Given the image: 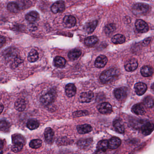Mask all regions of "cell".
<instances>
[{
  "label": "cell",
  "mask_w": 154,
  "mask_h": 154,
  "mask_svg": "<svg viewBox=\"0 0 154 154\" xmlns=\"http://www.w3.org/2000/svg\"><path fill=\"white\" fill-rule=\"evenodd\" d=\"M8 10L14 13H16L20 10L19 5L15 2H10L7 5Z\"/></svg>",
  "instance_id": "cell-34"
},
{
  "label": "cell",
  "mask_w": 154,
  "mask_h": 154,
  "mask_svg": "<svg viewBox=\"0 0 154 154\" xmlns=\"http://www.w3.org/2000/svg\"><path fill=\"white\" fill-rule=\"evenodd\" d=\"M4 147V142L2 140L0 139V150L2 149Z\"/></svg>",
  "instance_id": "cell-43"
},
{
  "label": "cell",
  "mask_w": 154,
  "mask_h": 154,
  "mask_svg": "<svg viewBox=\"0 0 154 154\" xmlns=\"http://www.w3.org/2000/svg\"><path fill=\"white\" fill-rule=\"evenodd\" d=\"M125 36L120 34L115 35L112 38V42L115 44H122L125 42Z\"/></svg>",
  "instance_id": "cell-30"
},
{
  "label": "cell",
  "mask_w": 154,
  "mask_h": 154,
  "mask_svg": "<svg viewBox=\"0 0 154 154\" xmlns=\"http://www.w3.org/2000/svg\"><path fill=\"white\" fill-rule=\"evenodd\" d=\"M149 7L148 5L143 3H136L132 8V11L135 15L139 16L146 14L148 11Z\"/></svg>",
  "instance_id": "cell-2"
},
{
  "label": "cell",
  "mask_w": 154,
  "mask_h": 154,
  "mask_svg": "<svg viewBox=\"0 0 154 154\" xmlns=\"http://www.w3.org/2000/svg\"><path fill=\"white\" fill-rule=\"evenodd\" d=\"M128 89L126 88H120L115 89L114 94L116 98L119 101H122L126 99L128 96Z\"/></svg>",
  "instance_id": "cell-5"
},
{
  "label": "cell",
  "mask_w": 154,
  "mask_h": 154,
  "mask_svg": "<svg viewBox=\"0 0 154 154\" xmlns=\"http://www.w3.org/2000/svg\"><path fill=\"white\" fill-rule=\"evenodd\" d=\"M150 40L151 39H150V38H146L142 42V45L144 46H147V45L149 44L150 42Z\"/></svg>",
  "instance_id": "cell-41"
},
{
  "label": "cell",
  "mask_w": 154,
  "mask_h": 154,
  "mask_svg": "<svg viewBox=\"0 0 154 154\" xmlns=\"http://www.w3.org/2000/svg\"><path fill=\"white\" fill-rule=\"evenodd\" d=\"M39 53L37 50L34 49L31 50L28 55V60L30 62H34L39 59Z\"/></svg>",
  "instance_id": "cell-29"
},
{
  "label": "cell",
  "mask_w": 154,
  "mask_h": 154,
  "mask_svg": "<svg viewBox=\"0 0 154 154\" xmlns=\"http://www.w3.org/2000/svg\"><path fill=\"white\" fill-rule=\"evenodd\" d=\"M10 127V125L9 123L6 120H2L0 121V130L2 132H8Z\"/></svg>",
  "instance_id": "cell-32"
},
{
  "label": "cell",
  "mask_w": 154,
  "mask_h": 154,
  "mask_svg": "<svg viewBox=\"0 0 154 154\" xmlns=\"http://www.w3.org/2000/svg\"><path fill=\"white\" fill-rule=\"evenodd\" d=\"M144 104L146 107L148 108H151L154 105V100L151 96H147L144 98Z\"/></svg>",
  "instance_id": "cell-37"
},
{
  "label": "cell",
  "mask_w": 154,
  "mask_h": 154,
  "mask_svg": "<svg viewBox=\"0 0 154 154\" xmlns=\"http://www.w3.org/2000/svg\"><path fill=\"white\" fill-rule=\"evenodd\" d=\"M42 144V141L40 139H34L29 143L30 147L33 149H38L40 147Z\"/></svg>",
  "instance_id": "cell-35"
},
{
  "label": "cell",
  "mask_w": 154,
  "mask_h": 154,
  "mask_svg": "<svg viewBox=\"0 0 154 154\" xmlns=\"http://www.w3.org/2000/svg\"><path fill=\"white\" fill-rule=\"evenodd\" d=\"M12 143L14 145H23L26 143L25 138L20 134H15L12 136Z\"/></svg>",
  "instance_id": "cell-22"
},
{
  "label": "cell",
  "mask_w": 154,
  "mask_h": 154,
  "mask_svg": "<svg viewBox=\"0 0 154 154\" xmlns=\"http://www.w3.org/2000/svg\"><path fill=\"white\" fill-rule=\"evenodd\" d=\"M23 146V145L13 144L12 146L11 147V150L13 152L16 153V152H18L21 151L22 149Z\"/></svg>",
  "instance_id": "cell-39"
},
{
  "label": "cell",
  "mask_w": 154,
  "mask_h": 154,
  "mask_svg": "<svg viewBox=\"0 0 154 154\" xmlns=\"http://www.w3.org/2000/svg\"><path fill=\"white\" fill-rule=\"evenodd\" d=\"M4 109V106L1 104V103H0V114L2 113Z\"/></svg>",
  "instance_id": "cell-44"
},
{
  "label": "cell",
  "mask_w": 154,
  "mask_h": 154,
  "mask_svg": "<svg viewBox=\"0 0 154 154\" xmlns=\"http://www.w3.org/2000/svg\"><path fill=\"white\" fill-rule=\"evenodd\" d=\"M66 63V60L61 56H56L54 60V64L56 67L63 68Z\"/></svg>",
  "instance_id": "cell-27"
},
{
  "label": "cell",
  "mask_w": 154,
  "mask_h": 154,
  "mask_svg": "<svg viewBox=\"0 0 154 154\" xmlns=\"http://www.w3.org/2000/svg\"><path fill=\"white\" fill-rule=\"evenodd\" d=\"M56 96V92L54 89H51L48 93L41 96L40 101L43 105L48 106L51 104L54 100Z\"/></svg>",
  "instance_id": "cell-3"
},
{
  "label": "cell",
  "mask_w": 154,
  "mask_h": 154,
  "mask_svg": "<svg viewBox=\"0 0 154 154\" xmlns=\"http://www.w3.org/2000/svg\"><path fill=\"white\" fill-rule=\"evenodd\" d=\"M40 123L36 119H30L27 123V127L30 130H34L39 127Z\"/></svg>",
  "instance_id": "cell-31"
},
{
  "label": "cell",
  "mask_w": 154,
  "mask_h": 154,
  "mask_svg": "<svg viewBox=\"0 0 154 154\" xmlns=\"http://www.w3.org/2000/svg\"><path fill=\"white\" fill-rule=\"evenodd\" d=\"M97 149L106 150L108 148V141L106 140H101L97 144Z\"/></svg>",
  "instance_id": "cell-36"
},
{
  "label": "cell",
  "mask_w": 154,
  "mask_h": 154,
  "mask_svg": "<svg viewBox=\"0 0 154 154\" xmlns=\"http://www.w3.org/2000/svg\"><path fill=\"white\" fill-rule=\"evenodd\" d=\"M6 42V37L0 35V48L3 47Z\"/></svg>",
  "instance_id": "cell-40"
},
{
  "label": "cell",
  "mask_w": 154,
  "mask_h": 154,
  "mask_svg": "<svg viewBox=\"0 0 154 154\" xmlns=\"http://www.w3.org/2000/svg\"><path fill=\"white\" fill-rule=\"evenodd\" d=\"M0 154H2V152H1V153H0Z\"/></svg>",
  "instance_id": "cell-45"
},
{
  "label": "cell",
  "mask_w": 154,
  "mask_h": 154,
  "mask_svg": "<svg viewBox=\"0 0 154 154\" xmlns=\"http://www.w3.org/2000/svg\"><path fill=\"white\" fill-rule=\"evenodd\" d=\"M120 72L118 69H111L104 71L100 76V80L102 83L106 84L109 83L117 78Z\"/></svg>",
  "instance_id": "cell-1"
},
{
  "label": "cell",
  "mask_w": 154,
  "mask_h": 154,
  "mask_svg": "<svg viewBox=\"0 0 154 154\" xmlns=\"http://www.w3.org/2000/svg\"><path fill=\"white\" fill-rule=\"evenodd\" d=\"M89 115V112L87 110H81V111H77L76 112H74L73 114L74 117H79L81 116H86Z\"/></svg>",
  "instance_id": "cell-38"
},
{
  "label": "cell",
  "mask_w": 154,
  "mask_h": 154,
  "mask_svg": "<svg viewBox=\"0 0 154 154\" xmlns=\"http://www.w3.org/2000/svg\"><path fill=\"white\" fill-rule=\"evenodd\" d=\"M121 144L120 139L117 137H113L108 141V148L111 149H116Z\"/></svg>",
  "instance_id": "cell-13"
},
{
  "label": "cell",
  "mask_w": 154,
  "mask_h": 154,
  "mask_svg": "<svg viewBox=\"0 0 154 154\" xmlns=\"http://www.w3.org/2000/svg\"><path fill=\"white\" fill-rule=\"evenodd\" d=\"M134 88L136 93L138 95L142 96L146 93L147 87L145 83L139 82L135 85Z\"/></svg>",
  "instance_id": "cell-12"
},
{
  "label": "cell",
  "mask_w": 154,
  "mask_h": 154,
  "mask_svg": "<svg viewBox=\"0 0 154 154\" xmlns=\"http://www.w3.org/2000/svg\"><path fill=\"white\" fill-rule=\"evenodd\" d=\"M116 30L115 25L114 23H110L106 25L104 28V31L107 35L112 34Z\"/></svg>",
  "instance_id": "cell-33"
},
{
  "label": "cell",
  "mask_w": 154,
  "mask_h": 154,
  "mask_svg": "<svg viewBox=\"0 0 154 154\" xmlns=\"http://www.w3.org/2000/svg\"><path fill=\"white\" fill-rule=\"evenodd\" d=\"M92 130H93L92 127L89 124H83V125H79L77 127V132L81 134H88L91 132Z\"/></svg>",
  "instance_id": "cell-17"
},
{
  "label": "cell",
  "mask_w": 154,
  "mask_h": 154,
  "mask_svg": "<svg viewBox=\"0 0 154 154\" xmlns=\"http://www.w3.org/2000/svg\"><path fill=\"white\" fill-rule=\"evenodd\" d=\"M113 125H114L115 130L117 132L120 134L124 133V131H125V128H124V125L122 120H115L114 121Z\"/></svg>",
  "instance_id": "cell-20"
},
{
  "label": "cell",
  "mask_w": 154,
  "mask_h": 154,
  "mask_svg": "<svg viewBox=\"0 0 154 154\" xmlns=\"http://www.w3.org/2000/svg\"><path fill=\"white\" fill-rule=\"evenodd\" d=\"M98 24V21L97 20H94L93 21L87 23L85 24L84 26V30L86 33L88 34H90L94 32Z\"/></svg>",
  "instance_id": "cell-18"
},
{
  "label": "cell",
  "mask_w": 154,
  "mask_h": 154,
  "mask_svg": "<svg viewBox=\"0 0 154 154\" xmlns=\"http://www.w3.org/2000/svg\"><path fill=\"white\" fill-rule=\"evenodd\" d=\"M44 136L46 142L48 144H52L54 140V133L50 128H47L44 131Z\"/></svg>",
  "instance_id": "cell-10"
},
{
  "label": "cell",
  "mask_w": 154,
  "mask_h": 154,
  "mask_svg": "<svg viewBox=\"0 0 154 154\" xmlns=\"http://www.w3.org/2000/svg\"><path fill=\"white\" fill-rule=\"evenodd\" d=\"M40 17L39 13L35 11L29 12L26 15V19L30 23H34L37 21Z\"/></svg>",
  "instance_id": "cell-21"
},
{
  "label": "cell",
  "mask_w": 154,
  "mask_h": 154,
  "mask_svg": "<svg viewBox=\"0 0 154 154\" xmlns=\"http://www.w3.org/2000/svg\"><path fill=\"white\" fill-rule=\"evenodd\" d=\"M154 129V125L150 122L146 123L142 127V132L144 135L147 136L150 134Z\"/></svg>",
  "instance_id": "cell-15"
},
{
  "label": "cell",
  "mask_w": 154,
  "mask_h": 154,
  "mask_svg": "<svg viewBox=\"0 0 154 154\" xmlns=\"http://www.w3.org/2000/svg\"><path fill=\"white\" fill-rule=\"evenodd\" d=\"M51 10L54 14L61 13L65 9V3L62 1H58L53 4Z\"/></svg>",
  "instance_id": "cell-4"
},
{
  "label": "cell",
  "mask_w": 154,
  "mask_h": 154,
  "mask_svg": "<svg viewBox=\"0 0 154 154\" xmlns=\"http://www.w3.org/2000/svg\"><path fill=\"white\" fill-rule=\"evenodd\" d=\"M76 88L74 84L69 83L66 85L65 87V93L68 97H73L76 94Z\"/></svg>",
  "instance_id": "cell-16"
},
{
  "label": "cell",
  "mask_w": 154,
  "mask_h": 154,
  "mask_svg": "<svg viewBox=\"0 0 154 154\" xmlns=\"http://www.w3.org/2000/svg\"><path fill=\"white\" fill-rule=\"evenodd\" d=\"M135 26L137 31L141 33H146L149 30L147 23L141 19H138L136 21Z\"/></svg>",
  "instance_id": "cell-6"
},
{
  "label": "cell",
  "mask_w": 154,
  "mask_h": 154,
  "mask_svg": "<svg viewBox=\"0 0 154 154\" xmlns=\"http://www.w3.org/2000/svg\"><path fill=\"white\" fill-rule=\"evenodd\" d=\"M138 67V62L135 59L129 60L125 66V69L128 72H132L134 71Z\"/></svg>",
  "instance_id": "cell-11"
},
{
  "label": "cell",
  "mask_w": 154,
  "mask_h": 154,
  "mask_svg": "<svg viewBox=\"0 0 154 154\" xmlns=\"http://www.w3.org/2000/svg\"><path fill=\"white\" fill-rule=\"evenodd\" d=\"M132 112L137 115H144L145 109L144 106L141 103L136 104L133 106L132 108Z\"/></svg>",
  "instance_id": "cell-19"
},
{
  "label": "cell",
  "mask_w": 154,
  "mask_h": 154,
  "mask_svg": "<svg viewBox=\"0 0 154 154\" xmlns=\"http://www.w3.org/2000/svg\"><path fill=\"white\" fill-rule=\"evenodd\" d=\"M141 73L142 75L144 77L151 76L153 74V68L150 66H144L141 68Z\"/></svg>",
  "instance_id": "cell-23"
},
{
  "label": "cell",
  "mask_w": 154,
  "mask_h": 154,
  "mask_svg": "<svg viewBox=\"0 0 154 154\" xmlns=\"http://www.w3.org/2000/svg\"><path fill=\"white\" fill-rule=\"evenodd\" d=\"M76 23V19L72 15H66L63 18V24L65 27L67 28L73 27Z\"/></svg>",
  "instance_id": "cell-9"
},
{
  "label": "cell",
  "mask_w": 154,
  "mask_h": 154,
  "mask_svg": "<svg viewBox=\"0 0 154 154\" xmlns=\"http://www.w3.org/2000/svg\"><path fill=\"white\" fill-rule=\"evenodd\" d=\"M108 62V59L104 55H100L96 58L95 63V65L98 68L104 67Z\"/></svg>",
  "instance_id": "cell-14"
},
{
  "label": "cell",
  "mask_w": 154,
  "mask_h": 154,
  "mask_svg": "<svg viewBox=\"0 0 154 154\" xmlns=\"http://www.w3.org/2000/svg\"><path fill=\"white\" fill-rule=\"evenodd\" d=\"M82 52L80 50L76 49L70 50L69 53L68 57L70 60L74 61L77 60L78 58L80 57L81 55Z\"/></svg>",
  "instance_id": "cell-25"
},
{
  "label": "cell",
  "mask_w": 154,
  "mask_h": 154,
  "mask_svg": "<svg viewBox=\"0 0 154 154\" xmlns=\"http://www.w3.org/2000/svg\"><path fill=\"white\" fill-rule=\"evenodd\" d=\"M15 107L18 111L21 112L25 110L26 107V103L23 99H18L15 104Z\"/></svg>",
  "instance_id": "cell-24"
},
{
  "label": "cell",
  "mask_w": 154,
  "mask_h": 154,
  "mask_svg": "<svg viewBox=\"0 0 154 154\" xmlns=\"http://www.w3.org/2000/svg\"><path fill=\"white\" fill-rule=\"evenodd\" d=\"M97 108L99 112L104 115L111 114L113 111L112 106L108 102L102 103Z\"/></svg>",
  "instance_id": "cell-7"
},
{
  "label": "cell",
  "mask_w": 154,
  "mask_h": 154,
  "mask_svg": "<svg viewBox=\"0 0 154 154\" xmlns=\"http://www.w3.org/2000/svg\"><path fill=\"white\" fill-rule=\"evenodd\" d=\"M106 150H103L97 149L96 151V154H106Z\"/></svg>",
  "instance_id": "cell-42"
},
{
  "label": "cell",
  "mask_w": 154,
  "mask_h": 154,
  "mask_svg": "<svg viewBox=\"0 0 154 154\" xmlns=\"http://www.w3.org/2000/svg\"><path fill=\"white\" fill-rule=\"evenodd\" d=\"M98 38L95 36H89L85 40V44L88 47H91L96 44L98 42Z\"/></svg>",
  "instance_id": "cell-26"
},
{
  "label": "cell",
  "mask_w": 154,
  "mask_h": 154,
  "mask_svg": "<svg viewBox=\"0 0 154 154\" xmlns=\"http://www.w3.org/2000/svg\"><path fill=\"white\" fill-rule=\"evenodd\" d=\"M92 139L91 138H86V139H80L77 142L78 147L81 148L87 147L92 143Z\"/></svg>",
  "instance_id": "cell-28"
},
{
  "label": "cell",
  "mask_w": 154,
  "mask_h": 154,
  "mask_svg": "<svg viewBox=\"0 0 154 154\" xmlns=\"http://www.w3.org/2000/svg\"><path fill=\"white\" fill-rule=\"evenodd\" d=\"M94 96V93L92 91L83 92L80 94L79 101L81 103H89L93 100Z\"/></svg>",
  "instance_id": "cell-8"
}]
</instances>
